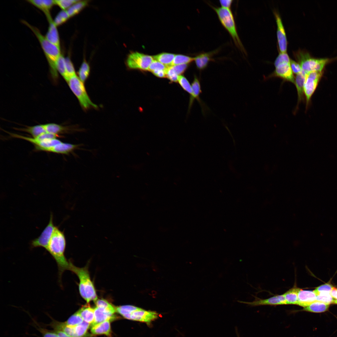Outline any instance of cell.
<instances>
[{"instance_id": "6da1fadb", "label": "cell", "mask_w": 337, "mask_h": 337, "mask_svg": "<svg viewBox=\"0 0 337 337\" xmlns=\"http://www.w3.org/2000/svg\"><path fill=\"white\" fill-rule=\"evenodd\" d=\"M66 246V240L64 233L56 227L46 250L57 264L60 283L63 273L66 270H69L71 263L68 261L65 255Z\"/></svg>"}, {"instance_id": "7a4b0ae2", "label": "cell", "mask_w": 337, "mask_h": 337, "mask_svg": "<svg viewBox=\"0 0 337 337\" xmlns=\"http://www.w3.org/2000/svg\"><path fill=\"white\" fill-rule=\"evenodd\" d=\"M22 22L29 28L37 37L47 60L51 73L53 75L56 76L57 72L56 63L61 54L60 48L48 41L37 28L25 20H22Z\"/></svg>"}, {"instance_id": "3957f363", "label": "cell", "mask_w": 337, "mask_h": 337, "mask_svg": "<svg viewBox=\"0 0 337 337\" xmlns=\"http://www.w3.org/2000/svg\"><path fill=\"white\" fill-rule=\"evenodd\" d=\"M69 271L75 273L79 280V288L81 296L89 303L91 301L95 302L97 296L94 284L90 279L87 266L79 267L71 262Z\"/></svg>"}, {"instance_id": "277c9868", "label": "cell", "mask_w": 337, "mask_h": 337, "mask_svg": "<svg viewBox=\"0 0 337 337\" xmlns=\"http://www.w3.org/2000/svg\"><path fill=\"white\" fill-rule=\"evenodd\" d=\"M116 312L126 319L149 324L156 320L158 313L154 311L147 310L130 305L115 307Z\"/></svg>"}, {"instance_id": "5b68a950", "label": "cell", "mask_w": 337, "mask_h": 337, "mask_svg": "<svg viewBox=\"0 0 337 337\" xmlns=\"http://www.w3.org/2000/svg\"><path fill=\"white\" fill-rule=\"evenodd\" d=\"M208 4L217 14L220 22L229 34L236 46L241 51L244 52V48L238 34L234 17L231 9Z\"/></svg>"}, {"instance_id": "8992f818", "label": "cell", "mask_w": 337, "mask_h": 337, "mask_svg": "<svg viewBox=\"0 0 337 337\" xmlns=\"http://www.w3.org/2000/svg\"><path fill=\"white\" fill-rule=\"evenodd\" d=\"M294 55L302 70L306 74L312 71H323L327 64L337 58H316L311 57L307 51L300 50Z\"/></svg>"}, {"instance_id": "52a82bcc", "label": "cell", "mask_w": 337, "mask_h": 337, "mask_svg": "<svg viewBox=\"0 0 337 337\" xmlns=\"http://www.w3.org/2000/svg\"><path fill=\"white\" fill-rule=\"evenodd\" d=\"M67 82L70 89L77 97L84 109H87L91 107L97 108V106L93 103L89 98L83 83L76 75L70 77Z\"/></svg>"}, {"instance_id": "ba28073f", "label": "cell", "mask_w": 337, "mask_h": 337, "mask_svg": "<svg viewBox=\"0 0 337 337\" xmlns=\"http://www.w3.org/2000/svg\"><path fill=\"white\" fill-rule=\"evenodd\" d=\"M323 71H312L306 74L304 90L307 110L312 95L316 90L322 77Z\"/></svg>"}, {"instance_id": "9c48e42d", "label": "cell", "mask_w": 337, "mask_h": 337, "mask_svg": "<svg viewBox=\"0 0 337 337\" xmlns=\"http://www.w3.org/2000/svg\"><path fill=\"white\" fill-rule=\"evenodd\" d=\"M154 60L151 56L135 52L129 55L126 62L128 67L130 69L148 71Z\"/></svg>"}, {"instance_id": "30bf717a", "label": "cell", "mask_w": 337, "mask_h": 337, "mask_svg": "<svg viewBox=\"0 0 337 337\" xmlns=\"http://www.w3.org/2000/svg\"><path fill=\"white\" fill-rule=\"evenodd\" d=\"M56 227L54 225L53 216L51 213L48 223L40 235L31 241V247L32 248L42 247L46 250Z\"/></svg>"}, {"instance_id": "8fae6325", "label": "cell", "mask_w": 337, "mask_h": 337, "mask_svg": "<svg viewBox=\"0 0 337 337\" xmlns=\"http://www.w3.org/2000/svg\"><path fill=\"white\" fill-rule=\"evenodd\" d=\"M274 71L267 78L277 77L281 78L283 81L291 82L294 84L295 78L292 71L290 62H284L275 66Z\"/></svg>"}, {"instance_id": "7c38bea8", "label": "cell", "mask_w": 337, "mask_h": 337, "mask_svg": "<svg viewBox=\"0 0 337 337\" xmlns=\"http://www.w3.org/2000/svg\"><path fill=\"white\" fill-rule=\"evenodd\" d=\"M277 26V36L279 48L281 53L286 52L287 42L285 29L279 14L274 12Z\"/></svg>"}, {"instance_id": "4fadbf2b", "label": "cell", "mask_w": 337, "mask_h": 337, "mask_svg": "<svg viewBox=\"0 0 337 337\" xmlns=\"http://www.w3.org/2000/svg\"><path fill=\"white\" fill-rule=\"evenodd\" d=\"M240 303L247 304L252 306L261 305H286V301L284 294L278 295L270 298L262 299H258L251 302L238 301Z\"/></svg>"}, {"instance_id": "5bb4252c", "label": "cell", "mask_w": 337, "mask_h": 337, "mask_svg": "<svg viewBox=\"0 0 337 337\" xmlns=\"http://www.w3.org/2000/svg\"><path fill=\"white\" fill-rule=\"evenodd\" d=\"M46 17L48 22L49 26L45 37L50 42L60 48V40L57 26L54 23L51 15Z\"/></svg>"}, {"instance_id": "9a60e30c", "label": "cell", "mask_w": 337, "mask_h": 337, "mask_svg": "<svg viewBox=\"0 0 337 337\" xmlns=\"http://www.w3.org/2000/svg\"><path fill=\"white\" fill-rule=\"evenodd\" d=\"M94 320L91 326L106 320L111 321L116 320L117 317L109 311L96 307L94 308Z\"/></svg>"}, {"instance_id": "2e32d148", "label": "cell", "mask_w": 337, "mask_h": 337, "mask_svg": "<svg viewBox=\"0 0 337 337\" xmlns=\"http://www.w3.org/2000/svg\"><path fill=\"white\" fill-rule=\"evenodd\" d=\"M217 50L201 53L194 57V61L197 69L202 71L206 69L210 61L213 60L212 56Z\"/></svg>"}, {"instance_id": "e0dca14e", "label": "cell", "mask_w": 337, "mask_h": 337, "mask_svg": "<svg viewBox=\"0 0 337 337\" xmlns=\"http://www.w3.org/2000/svg\"><path fill=\"white\" fill-rule=\"evenodd\" d=\"M316 300V295L314 291L300 289L298 293L297 305L305 307Z\"/></svg>"}, {"instance_id": "ac0fdd59", "label": "cell", "mask_w": 337, "mask_h": 337, "mask_svg": "<svg viewBox=\"0 0 337 337\" xmlns=\"http://www.w3.org/2000/svg\"><path fill=\"white\" fill-rule=\"evenodd\" d=\"M193 91L192 96L190 97L188 110L191 108L195 99H196L200 104L203 110L204 105L200 98V94L202 93L201 85L199 79L196 75L194 76L193 81L192 84Z\"/></svg>"}, {"instance_id": "d6986e66", "label": "cell", "mask_w": 337, "mask_h": 337, "mask_svg": "<svg viewBox=\"0 0 337 337\" xmlns=\"http://www.w3.org/2000/svg\"><path fill=\"white\" fill-rule=\"evenodd\" d=\"M306 74L302 71L299 74L296 75L295 78V85L297 93V104L295 110L297 109L300 103L304 100L305 95L304 86L305 78Z\"/></svg>"}, {"instance_id": "ffe728a7", "label": "cell", "mask_w": 337, "mask_h": 337, "mask_svg": "<svg viewBox=\"0 0 337 337\" xmlns=\"http://www.w3.org/2000/svg\"><path fill=\"white\" fill-rule=\"evenodd\" d=\"M110 322V320H106L91 326V333L94 335H104L111 337Z\"/></svg>"}, {"instance_id": "44dd1931", "label": "cell", "mask_w": 337, "mask_h": 337, "mask_svg": "<svg viewBox=\"0 0 337 337\" xmlns=\"http://www.w3.org/2000/svg\"><path fill=\"white\" fill-rule=\"evenodd\" d=\"M27 1L42 11L46 17L51 15L50 11L55 5L54 0H28Z\"/></svg>"}, {"instance_id": "7402d4cb", "label": "cell", "mask_w": 337, "mask_h": 337, "mask_svg": "<svg viewBox=\"0 0 337 337\" xmlns=\"http://www.w3.org/2000/svg\"><path fill=\"white\" fill-rule=\"evenodd\" d=\"M80 146V144H73L61 142L53 147L49 149L47 152L67 154L77 149Z\"/></svg>"}, {"instance_id": "603a6c76", "label": "cell", "mask_w": 337, "mask_h": 337, "mask_svg": "<svg viewBox=\"0 0 337 337\" xmlns=\"http://www.w3.org/2000/svg\"><path fill=\"white\" fill-rule=\"evenodd\" d=\"M83 320L90 324L93 323L94 320V308L87 304L82 307L78 310Z\"/></svg>"}, {"instance_id": "cb8c5ba5", "label": "cell", "mask_w": 337, "mask_h": 337, "mask_svg": "<svg viewBox=\"0 0 337 337\" xmlns=\"http://www.w3.org/2000/svg\"><path fill=\"white\" fill-rule=\"evenodd\" d=\"M300 289L294 285L283 294L285 299L286 305H297L298 293Z\"/></svg>"}, {"instance_id": "d4e9b609", "label": "cell", "mask_w": 337, "mask_h": 337, "mask_svg": "<svg viewBox=\"0 0 337 337\" xmlns=\"http://www.w3.org/2000/svg\"><path fill=\"white\" fill-rule=\"evenodd\" d=\"M329 306V304L316 300L308 306L304 307L303 310L315 313L322 312L327 311Z\"/></svg>"}, {"instance_id": "484cf974", "label": "cell", "mask_w": 337, "mask_h": 337, "mask_svg": "<svg viewBox=\"0 0 337 337\" xmlns=\"http://www.w3.org/2000/svg\"><path fill=\"white\" fill-rule=\"evenodd\" d=\"M43 125L46 132L56 135H59L60 134L67 132L69 129L67 127L54 123H48Z\"/></svg>"}, {"instance_id": "4316f807", "label": "cell", "mask_w": 337, "mask_h": 337, "mask_svg": "<svg viewBox=\"0 0 337 337\" xmlns=\"http://www.w3.org/2000/svg\"><path fill=\"white\" fill-rule=\"evenodd\" d=\"M175 55L171 53H162L153 56L155 60L167 67L170 66Z\"/></svg>"}, {"instance_id": "83f0119b", "label": "cell", "mask_w": 337, "mask_h": 337, "mask_svg": "<svg viewBox=\"0 0 337 337\" xmlns=\"http://www.w3.org/2000/svg\"><path fill=\"white\" fill-rule=\"evenodd\" d=\"M21 130L29 133L33 138L37 137L42 134L46 133L43 125L28 126Z\"/></svg>"}, {"instance_id": "f1b7e54d", "label": "cell", "mask_w": 337, "mask_h": 337, "mask_svg": "<svg viewBox=\"0 0 337 337\" xmlns=\"http://www.w3.org/2000/svg\"><path fill=\"white\" fill-rule=\"evenodd\" d=\"M87 3V1H79L68 8L66 11L70 18L79 13L86 6Z\"/></svg>"}, {"instance_id": "f546056e", "label": "cell", "mask_w": 337, "mask_h": 337, "mask_svg": "<svg viewBox=\"0 0 337 337\" xmlns=\"http://www.w3.org/2000/svg\"><path fill=\"white\" fill-rule=\"evenodd\" d=\"M90 324L83 321L81 323L74 326L76 337H85Z\"/></svg>"}, {"instance_id": "4dcf8cb0", "label": "cell", "mask_w": 337, "mask_h": 337, "mask_svg": "<svg viewBox=\"0 0 337 337\" xmlns=\"http://www.w3.org/2000/svg\"><path fill=\"white\" fill-rule=\"evenodd\" d=\"M90 72V67L85 61H83L78 71L79 78L84 83L88 77Z\"/></svg>"}, {"instance_id": "1f68e13d", "label": "cell", "mask_w": 337, "mask_h": 337, "mask_svg": "<svg viewBox=\"0 0 337 337\" xmlns=\"http://www.w3.org/2000/svg\"><path fill=\"white\" fill-rule=\"evenodd\" d=\"M194 61V57L182 55H175L171 66L176 65L188 64Z\"/></svg>"}, {"instance_id": "d6a6232c", "label": "cell", "mask_w": 337, "mask_h": 337, "mask_svg": "<svg viewBox=\"0 0 337 337\" xmlns=\"http://www.w3.org/2000/svg\"><path fill=\"white\" fill-rule=\"evenodd\" d=\"M96 307L103 309L115 314L116 312L115 307L109 302L103 299H97L95 301Z\"/></svg>"}, {"instance_id": "836d02e7", "label": "cell", "mask_w": 337, "mask_h": 337, "mask_svg": "<svg viewBox=\"0 0 337 337\" xmlns=\"http://www.w3.org/2000/svg\"><path fill=\"white\" fill-rule=\"evenodd\" d=\"M57 71L64 78L66 81L67 80L65 58L61 54L59 58L56 63Z\"/></svg>"}, {"instance_id": "e575fe53", "label": "cell", "mask_w": 337, "mask_h": 337, "mask_svg": "<svg viewBox=\"0 0 337 337\" xmlns=\"http://www.w3.org/2000/svg\"><path fill=\"white\" fill-rule=\"evenodd\" d=\"M330 292H322L316 295V300L330 304H334L335 299L331 295Z\"/></svg>"}, {"instance_id": "d590c367", "label": "cell", "mask_w": 337, "mask_h": 337, "mask_svg": "<svg viewBox=\"0 0 337 337\" xmlns=\"http://www.w3.org/2000/svg\"><path fill=\"white\" fill-rule=\"evenodd\" d=\"M178 82L183 89L190 94V97H191L193 95L192 87L187 79L183 75L178 76Z\"/></svg>"}, {"instance_id": "8d00e7d4", "label": "cell", "mask_w": 337, "mask_h": 337, "mask_svg": "<svg viewBox=\"0 0 337 337\" xmlns=\"http://www.w3.org/2000/svg\"><path fill=\"white\" fill-rule=\"evenodd\" d=\"M83 321L78 311H77L70 316L64 322L67 325L75 326L81 323Z\"/></svg>"}, {"instance_id": "74e56055", "label": "cell", "mask_w": 337, "mask_h": 337, "mask_svg": "<svg viewBox=\"0 0 337 337\" xmlns=\"http://www.w3.org/2000/svg\"><path fill=\"white\" fill-rule=\"evenodd\" d=\"M69 18L66 10H62L58 13L53 21L57 27L65 22Z\"/></svg>"}, {"instance_id": "f35d334b", "label": "cell", "mask_w": 337, "mask_h": 337, "mask_svg": "<svg viewBox=\"0 0 337 337\" xmlns=\"http://www.w3.org/2000/svg\"><path fill=\"white\" fill-rule=\"evenodd\" d=\"M66 70L67 75V81L69 78L76 75L73 65L71 59L68 57L65 58Z\"/></svg>"}, {"instance_id": "ab89813d", "label": "cell", "mask_w": 337, "mask_h": 337, "mask_svg": "<svg viewBox=\"0 0 337 337\" xmlns=\"http://www.w3.org/2000/svg\"><path fill=\"white\" fill-rule=\"evenodd\" d=\"M55 5L58 6L62 10L68 9L79 0H54Z\"/></svg>"}, {"instance_id": "60d3db41", "label": "cell", "mask_w": 337, "mask_h": 337, "mask_svg": "<svg viewBox=\"0 0 337 337\" xmlns=\"http://www.w3.org/2000/svg\"><path fill=\"white\" fill-rule=\"evenodd\" d=\"M36 327L41 334L42 337H59L55 330H49L40 326L36 323Z\"/></svg>"}, {"instance_id": "b9f144b4", "label": "cell", "mask_w": 337, "mask_h": 337, "mask_svg": "<svg viewBox=\"0 0 337 337\" xmlns=\"http://www.w3.org/2000/svg\"><path fill=\"white\" fill-rule=\"evenodd\" d=\"M166 77L172 82H178V75L175 73L171 66L168 67L165 70Z\"/></svg>"}, {"instance_id": "7bdbcfd3", "label": "cell", "mask_w": 337, "mask_h": 337, "mask_svg": "<svg viewBox=\"0 0 337 337\" xmlns=\"http://www.w3.org/2000/svg\"><path fill=\"white\" fill-rule=\"evenodd\" d=\"M167 67L160 62L154 60L150 65L148 71L151 72L156 70H165Z\"/></svg>"}, {"instance_id": "ee69618b", "label": "cell", "mask_w": 337, "mask_h": 337, "mask_svg": "<svg viewBox=\"0 0 337 337\" xmlns=\"http://www.w3.org/2000/svg\"><path fill=\"white\" fill-rule=\"evenodd\" d=\"M333 287L331 284L328 283L318 287L314 291L317 295L318 293L322 292H330Z\"/></svg>"}, {"instance_id": "f6af8a7d", "label": "cell", "mask_w": 337, "mask_h": 337, "mask_svg": "<svg viewBox=\"0 0 337 337\" xmlns=\"http://www.w3.org/2000/svg\"><path fill=\"white\" fill-rule=\"evenodd\" d=\"M177 74L181 75L186 70L188 66V64H183L171 66Z\"/></svg>"}, {"instance_id": "bcb514c9", "label": "cell", "mask_w": 337, "mask_h": 337, "mask_svg": "<svg viewBox=\"0 0 337 337\" xmlns=\"http://www.w3.org/2000/svg\"><path fill=\"white\" fill-rule=\"evenodd\" d=\"M290 62L291 66L293 73L296 75L301 71V68L298 62L291 59H290Z\"/></svg>"}, {"instance_id": "7dc6e473", "label": "cell", "mask_w": 337, "mask_h": 337, "mask_svg": "<svg viewBox=\"0 0 337 337\" xmlns=\"http://www.w3.org/2000/svg\"><path fill=\"white\" fill-rule=\"evenodd\" d=\"M219 1L221 6V7L225 8L230 9L233 0H220Z\"/></svg>"}, {"instance_id": "c3c4849f", "label": "cell", "mask_w": 337, "mask_h": 337, "mask_svg": "<svg viewBox=\"0 0 337 337\" xmlns=\"http://www.w3.org/2000/svg\"><path fill=\"white\" fill-rule=\"evenodd\" d=\"M152 72L155 76L158 77L164 78L166 77L165 70H156Z\"/></svg>"}, {"instance_id": "681fc988", "label": "cell", "mask_w": 337, "mask_h": 337, "mask_svg": "<svg viewBox=\"0 0 337 337\" xmlns=\"http://www.w3.org/2000/svg\"><path fill=\"white\" fill-rule=\"evenodd\" d=\"M57 332L59 337H71L63 331L59 330H55Z\"/></svg>"}, {"instance_id": "f907efd6", "label": "cell", "mask_w": 337, "mask_h": 337, "mask_svg": "<svg viewBox=\"0 0 337 337\" xmlns=\"http://www.w3.org/2000/svg\"><path fill=\"white\" fill-rule=\"evenodd\" d=\"M330 293L334 299L337 300V288L334 287Z\"/></svg>"}, {"instance_id": "816d5d0a", "label": "cell", "mask_w": 337, "mask_h": 337, "mask_svg": "<svg viewBox=\"0 0 337 337\" xmlns=\"http://www.w3.org/2000/svg\"><path fill=\"white\" fill-rule=\"evenodd\" d=\"M334 304H337V300L335 299L334 302Z\"/></svg>"}]
</instances>
